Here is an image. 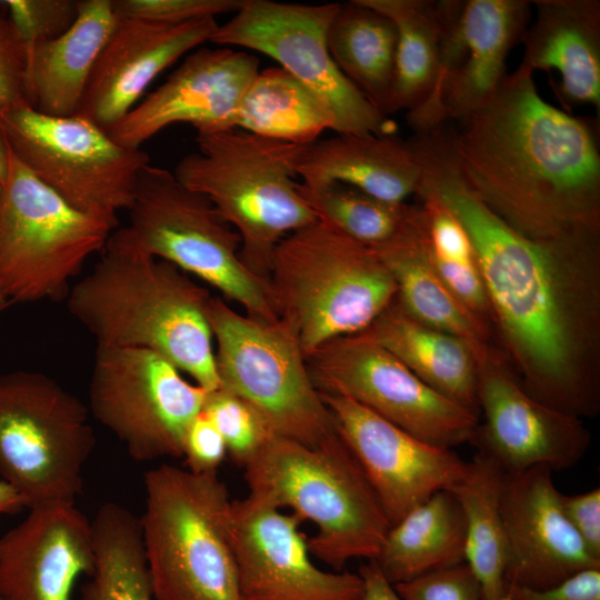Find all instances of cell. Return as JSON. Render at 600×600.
I'll return each mask as SVG.
<instances>
[{"instance_id":"26","label":"cell","mask_w":600,"mask_h":600,"mask_svg":"<svg viewBox=\"0 0 600 600\" xmlns=\"http://www.w3.org/2000/svg\"><path fill=\"white\" fill-rule=\"evenodd\" d=\"M373 249L393 277L401 308L416 320L461 339L482 363L494 346L491 328L454 297L436 271L416 203L403 227Z\"/></svg>"},{"instance_id":"45","label":"cell","mask_w":600,"mask_h":600,"mask_svg":"<svg viewBox=\"0 0 600 600\" xmlns=\"http://www.w3.org/2000/svg\"><path fill=\"white\" fill-rule=\"evenodd\" d=\"M363 581L361 600H402L393 586L384 578L374 560H369L359 568Z\"/></svg>"},{"instance_id":"14","label":"cell","mask_w":600,"mask_h":600,"mask_svg":"<svg viewBox=\"0 0 600 600\" xmlns=\"http://www.w3.org/2000/svg\"><path fill=\"white\" fill-rule=\"evenodd\" d=\"M339 3L300 4L244 0L218 26L210 42L251 49L276 60L316 92L343 134H392L394 126L339 70L328 48V30Z\"/></svg>"},{"instance_id":"21","label":"cell","mask_w":600,"mask_h":600,"mask_svg":"<svg viewBox=\"0 0 600 600\" xmlns=\"http://www.w3.org/2000/svg\"><path fill=\"white\" fill-rule=\"evenodd\" d=\"M552 470L536 466L502 473L500 512L507 539L506 583L541 590L600 568L566 518Z\"/></svg>"},{"instance_id":"4","label":"cell","mask_w":600,"mask_h":600,"mask_svg":"<svg viewBox=\"0 0 600 600\" xmlns=\"http://www.w3.org/2000/svg\"><path fill=\"white\" fill-rule=\"evenodd\" d=\"M243 468L249 494L317 527L311 556L336 571L377 559L390 524L337 430L316 446L272 434Z\"/></svg>"},{"instance_id":"32","label":"cell","mask_w":600,"mask_h":600,"mask_svg":"<svg viewBox=\"0 0 600 600\" xmlns=\"http://www.w3.org/2000/svg\"><path fill=\"white\" fill-rule=\"evenodd\" d=\"M392 20L398 33L387 116L419 108L438 78L443 34L442 0H361Z\"/></svg>"},{"instance_id":"27","label":"cell","mask_w":600,"mask_h":600,"mask_svg":"<svg viewBox=\"0 0 600 600\" xmlns=\"http://www.w3.org/2000/svg\"><path fill=\"white\" fill-rule=\"evenodd\" d=\"M117 21L111 0L78 1V16L69 30L27 53L30 107L54 117L77 114L92 69Z\"/></svg>"},{"instance_id":"47","label":"cell","mask_w":600,"mask_h":600,"mask_svg":"<svg viewBox=\"0 0 600 600\" xmlns=\"http://www.w3.org/2000/svg\"><path fill=\"white\" fill-rule=\"evenodd\" d=\"M9 170V147L2 129L0 127V184H2L8 176Z\"/></svg>"},{"instance_id":"43","label":"cell","mask_w":600,"mask_h":600,"mask_svg":"<svg viewBox=\"0 0 600 600\" xmlns=\"http://www.w3.org/2000/svg\"><path fill=\"white\" fill-rule=\"evenodd\" d=\"M560 500L569 523L587 550L600 560V488L571 496L561 493Z\"/></svg>"},{"instance_id":"7","label":"cell","mask_w":600,"mask_h":600,"mask_svg":"<svg viewBox=\"0 0 600 600\" xmlns=\"http://www.w3.org/2000/svg\"><path fill=\"white\" fill-rule=\"evenodd\" d=\"M140 527L156 600H240L232 500L217 472L160 464L144 473Z\"/></svg>"},{"instance_id":"24","label":"cell","mask_w":600,"mask_h":600,"mask_svg":"<svg viewBox=\"0 0 600 600\" xmlns=\"http://www.w3.org/2000/svg\"><path fill=\"white\" fill-rule=\"evenodd\" d=\"M534 22L528 26L520 66L556 72L553 84L566 108H600V1L534 0Z\"/></svg>"},{"instance_id":"6","label":"cell","mask_w":600,"mask_h":600,"mask_svg":"<svg viewBox=\"0 0 600 600\" xmlns=\"http://www.w3.org/2000/svg\"><path fill=\"white\" fill-rule=\"evenodd\" d=\"M196 142L197 151L177 163L174 176L210 200L239 234L242 263L268 279L278 243L317 221L294 180L302 146L237 128L197 132Z\"/></svg>"},{"instance_id":"36","label":"cell","mask_w":600,"mask_h":600,"mask_svg":"<svg viewBox=\"0 0 600 600\" xmlns=\"http://www.w3.org/2000/svg\"><path fill=\"white\" fill-rule=\"evenodd\" d=\"M202 411L222 436L230 457L242 467L272 436L251 406L223 389L208 392Z\"/></svg>"},{"instance_id":"11","label":"cell","mask_w":600,"mask_h":600,"mask_svg":"<svg viewBox=\"0 0 600 600\" xmlns=\"http://www.w3.org/2000/svg\"><path fill=\"white\" fill-rule=\"evenodd\" d=\"M207 319L217 343L220 389L251 406L273 436L316 446L336 431L307 359L280 320L240 314L214 297Z\"/></svg>"},{"instance_id":"48","label":"cell","mask_w":600,"mask_h":600,"mask_svg":"<svg viewBox=\"0 0 600 600\" xmlns=\"http://www.w3.org/2000/svg\"><path fill=\"white\" fill-rule=\"evenodd\" d=\"M1 186V184H0ZM11 306L8 301H6L2 296L0 294V311Z\"/></svg>"},{"instance_id":"16","label":"cell","mask_w":600,"mask_h":600,"mask_svg":"<svg viewBox=\"0 0 600 600\" xmlns=\"http://www.w3.org/2000/svg\"><path fill=\"white\" fill-rule=\"evenodd\" d=\"M527 0H442L443 34L436 86L407 112L413 132L456 122L481 107L506 77V61L530 20Z\"/></svg>"},{"instance_id":"41","label":"cell","mask_w":600,"mask_h":600,"mask_svg":"<svg viewBox=\"0 0 600 600\" xmlns=\"http://www.w3.org/2000/svg\"><path fill=\"white\" fill-rule=\"evenodd\" d=\"M429 258L436 271L454 297L470 312L490 326L489 300L477 260L469 262H446L436 260L430 256Z\"/></svg>"},{"instance_id":"37","label":"cell","mask_w":600,"mask_h":600,"mask_svg":"<svg viewBox=\"0 0 600 600\" xmlns=\"http://www.w3.org/2000/svg\"><path fill=\"white\" fill-rule=\"evenodd\" d=\"M2 3L27 53L34 46L63 34L78 16V1L73 0H4Z\"/></svg>"},{"instance_id":"33","label":"cell","mask_w":600,"mask_h":600,"mask_svg":"<svg viewBox=\"0 0 600 600\" xmlns=\"http://www.w3.org/2000/svg\"><path fill=\"white\" fill-rule=\"evenodd\" d=\"M503 471L488 456L477 452L463 478L449 491L466 519V562L474 572L482 600H507V539L500 512Z\"/></svg>"},{"instance_id":"46","label":"cell","mask_w":600,"mask_h":600,"mask_svg":"<svg viewBox=\"0 0 600 600\" xmlns=\"http://www.w3.org/2000/svg\"><path fill=\"white\" fill-rule=\"evenodd\" d=\"M27 508L23 499L7 482L0 479V517L16 514Z\"/></svg>"},{"instance_id":"5","label":"cell","mask_w":600,"mask_h":600,"mask_svg":"<svg viewBox=\"0 0 600 600\" xmlns=\"http://www.w3.org/2000/svg\"><path fill=\"white\" fill-rule=\"evenodd\" d=\"M268 280L279 320L306 359L333 339L363 331L397 297L373 248L318 220L278 243Z\"/></svg>"},{"instance_id":"23","label":"cell","mask_w":600,"mask_h":600,"mask_svg":"<svg viewBox=\"0 0 600 600\" xmlns=\"http://www.w3.org/2000/svg\"><path fill=\"white\" fill-rule=\"evenodd\" d=\"M218 26L214 18L180 24L118 19L92 69L77 114L107 131L133 108L159 73L210 41Z\"/></svg>"},{"instance_id":"9","label":"cell","mask_w":600,"mask_h":600,"mask_svg":"<svg viewBox=\"0 0 600 600\" xmlns=\"http://www.w3.org/2000/svg\"><path fill=\"white\" fill-rule=\"evenodd\" d=\"M89 409L51 377L0 376V479L28 509L76 503L96 444Z\"/></svg>"},{"instance_id":"17","label":"cell","mask_w":600,"mask_h":600,"mask_svg":"<svg viewBox=\"0 0 600 600\" xmlns=\"http://www.w3.org/2000/svg\"><path fill=\"white\" fill-rule=\"evenodd\" d=\"M302 522L249 493L232 500L229 527L240 600L362 599L359 573L313 563Z\"/></svg>"},{"instance_id":"19","label":"cell","mask_w":600,"mask_h":600,"mask_svg":"<svg viewBox=\"0 0 600 600\" xmlns=\"http://www.w3.org/2000/svg\"><path fill=\"white\" fill-rule=\"evenodd\" d=\"M320 396L390 527L436 492L451 489L466 474L468 462L452 449L418 439L349 398Z\"/></svg>"},{"instance_id":"29","label":"cell","mask_w":600,"mask_h":600,"mask_svg":"<svg viewBox=\"0 0 600 600\" xmlns=\"http://www.w3.org/2000/svg\"><path fill=\"white\" fill-rule=\"evenodd\" d=\"M393 586L466 562V519L449 490L432 494L388 530L374 560Z\"/></svg>"},{"instance_id":"38","label":"cell","mask_w":600,"mask_h":600,"mask_svg":"<svg viewBox=\"0 0 600 600\" xmlns=\"http://www.w3.org/2000/svg\"><path fill=\"white\" fill-rule=\"evenodd\" d=\"M243 2L244 0H113L111 6L118 19L180 24L236 13Z\"/></svg>"},{"instance_id":"13","label":"cell","mask_w":600,"mask_h":600,"mask_svg":"<svg viewBox=\"0 0 600 600\" xmlns=\"http://www.w3.org/2000/svg\"><path fill=\"white\" fill-rule=\"evenodd\" d=\"M208 392L151 350L97 346L88 409L136 461L180 458Z\"/></svg>"},{"instance_id":"39","label":"cell","mask_w":600,"mask_h":600,"mask_svg":"<svg viewBox=\"0 0 600 600\" xmlns=\"http://www.w3.org/2000/svg\"><path fill=\"white\" fill-rule=\"evenodd\" d=\"M402 600H482L479 580L467 562L393 584Z\"/></svg>"},{"instance_id":"18","label":"cell","mask_w":600,"mask_h":600,"mask_svg":"<svg viewBox=\"0 0 600 600\" xmlns=\"http://www.w3.org/2000/svg\"><path fill=\"white\" fill-rule=\"evenodd\" d=\"M479 423L469 443L506 473L547 466L569 469L587 453L590 432L583 419L533 398L496 346L478 376Z\"/></svg>"},{"instance_id":"8","label":"cell","mask_w":600,"mask_h":600,"mask_svg":"<svg viewBox=\"0 0 600 600\" xmlns=\"http://www.w3.org/2000/svg\"><path fill=\"white\" fill-rule=\"evenodd\" d=\"M129 223L111 233L104 249L166 260L209 283L250 318L277 322L269 280L241 261V240L210 200L173 172L146 164L137 179Z\"/></svg>"},{"instance_id":"1","label":"cell","mask_w":600,"mask_h":600,"mask_svg":"<svg viewBox=\"0 0 600 600\" xmlns=\"http://www.w3.org/2000/svg\"><path fill=\"white\" fill-rule=\"evenodd\" d=\"M411 148L421 170L418 190L437 196L471 240L493 343L517 379L549 407L581 419L596 417L600 236L529 238L473 191L443 129L416 136Z\"/></svg>"},{"instance_id":"31","label":"cell","mask_w":600,"mask_h":600,"mask_svg":"<svg viewBox=\"0 0 600 600\" xmlns=\"http://www.w3.org/2000/svg\"><path fill=\"white\" fill-rule=\"evenodd\" d=\"M234 128L297 146L314 142L336 119L329 106L281 67L259 70L246 90Z\"/></svg>"},{"instance_id":"25","label":"cell","mask_w":600,"mask_h":600,"mask_svg":"<svg viewBox=\"0 0 600 600\" xmlns=\"http://www.w3.org/2000/svg\"><path fill=\"white\" fill-rule=\"evenodd\" d=\"M296 174L309 187L339 182L382 201L404 203L416 194L421 170L408 141L393 133H337L302 146Z\"/></svg>"},{"instance_id":"30","label":"cell","mask_w":600,"mask_h":600,"mask_svg":"<svg viewBox=\"0 0 600 600\" xmlns=\"http://www.w3.org/2000/svg\"><path fill=\"white\" fill-rule=\"evenodd\" d=\"M327 40L339 70L387 117L398 42L392 20L361 0L339 3Z\"/></svg>"},{"instance_id":"35","label":"cell","mask_w":600,"mask_h":600,"mask_svg":"<svg viewBox=\"0 0 600 600\" xmlns=\"http://www.w3.org/2000/svg\"><path fill=\"white\" fill-rule=\"evenodd\" d=\"M298 191L318 221L371 248L403 227L411 207L382 201L339 182L316 187L300 182Z\"/></svg>"},{"instance_id":"34","label":"cell","mask_w":600,"mask_h":600,"mask_svg":"<svg viewBox=\"0 0 600 600\" xmlns=\"http://www.w3.org/2000/svg\"><path fill=\"white\" fill-rule=\"evenodd\" d=\"M93 570L82 600H156L140 519L116 502L101 504L91 521Z\"/></svg>"},{"instance_id":"3","label":"cell","mask_w":600,"mask_h":600,"mask_svg":"<svg viewBox=\"0 0 600 600\" xmlns=\"http://www.w3.org/2000/svg\"><path fill=\"white\" fill-rule=\"evenodd\" d=\"M211 297L166 260L104 249L66 298L97 346L151 350L210 392L220 388L207 319Z\"/></svg>"},{"instance_id":"44","label":"cell","mask_w":600,"mask_h":600,"mask_svg":"<svg viewBox=\"0 0 600 600\" xmlns=\"http://www.w3.org/2000/svg\"><path fill=\"white\" fill-rule=\"evenodd\" d=\"M507 600H600V568L581 570L541 590L509 587Z\"/></svg>"},{"instance_id":"42","label":"cell","mask_w":600,"mask_h":600,"mask_svg":"<svg viewBox=\"0 0 600 600\" xmlns=\"http://www.w3.org/2000/svg\"><path fill=\"white\" fill-rule=\"evenodd\" d=\"M227 453L222 436L201 411L191 421L184 436L182 457L187 469L196 473L217 472Z\"/></svg>"},{"instance_id":"22","label":"cell","mask_w":600,"mask_h":600,"mask_svg":"<svg viewBox=\"0 0 600 600\" xmlns=\"http://www.w3.org/2000/svg\"><path fill=\"white\" fill-rule=\"evenodd\" d=\"M92 570L91 521L76 503L31 508L0 538V600H70Z\"/></svg>"},{"instance_id":"40","label":"cell","mask_w":600,"mask_h":600,"mask_svg":"<svg viewBox=\"0 0 600 600\" xmlns=\"http://www.w3.org/2000/svg\"><path fill=\"white\" fill-rule=\"evenodd\" d=\"M27 51L0 1V112L30 106L26 89Z\"/></svg>"},{"instance_id":"2","label":"cell","mask_w":600,"mask_h":600,"mask_svg":"<svg viewBox=\"0 0 600 600\" xmlns=\"http://www.w3.org/2000/svg\"><path fill=\"white\" fill-rule=\"evenodd\" d=\"M446 124L466 180L510 227L539 240L600 236L598 121L543 100L533 71L519 66Z\"/></svg>"},{"instance_id":"28","label":"cell","mask_w":600,"mask_h":600,"mask_svg":"<svg viewBox=\"0 0 600 600\" xmlns=\"http://www.w3.org/2000/svg\"><path fill=\"white\" fill-rule=\"evenodd\" d=\"M361 332L431 389L479 417V363L461 339L416 320L397 299Z\"/></svg>"},{"instance_id":"10","label":"cell","mask_w":600,"mask_h":600,"mask_svg":"<svg viewBox=\"0 0 600 600\" xmlns=\"http://www.w3.org/2000/svg\"><path fill=\"white\" fill-rule=\"evenodd\" d=\"M116 226L81 212L40 181L9 149L0 186V294L9 303L62 299Z\"/></svg>"},{"instance_id":"15","label":"cell","mask_w":600,"mask_h":600,"mask_svg":"<svg viewBox=\"0 0 600 600\" xmlns=\"http://www.w3.org/2000/svg\"><path fill=\"white\" fill-rule=\"evenodd\" d=\"M316 388L349 398L433 446L470 442L479 417L438 393L364 332L333 339L307 359Z\"/></svg>"},{"instance_id":"12","label":"cell","mask_w":600,"mask_h":600,"mask_svg":"<svg viewBox=\"0 0 600 600\" xmlns=\"http://www.w3.org/2000/svg\"><path fill=\"white\" fill-rule=\"evenodd\" d=\"M0 127L11 152L40 181L74 209L116 227L150 163L147 152L118 144L79 114L54 117L21 106L0 112Z\"/></svg>"},{"instance_id":"20","label":"cell","mask_w":600,"mask_h":600,"mask_svg":"<svg viewBox=\"0 0 600 600\" xmlns=\"http://www.w3.org/2000/svg\"><path fill=\"white\" fill-rule=\"evenodd\" d=\"M258 72L259 60L244 50L200 48L107 133L124 148L140 149L174 123H189L197 132L232 129L239 103Z\"/></svg>"}]
</instances>
